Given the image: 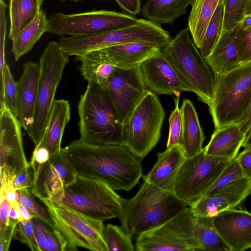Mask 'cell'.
I'll list each match as a JSON object with an SVG mask.
<instances>
[{
    "mask_svg": "<svg viewBox=\"0 0 251 251\" xmlns=\"http://www.w3.org/2000/svg\"><path fill=\"white\" fill-rule=\"evenodd\" d=\"M62 151L77 176L101 181L114 190L129 191L143 176L141 161L124 145H93L79 139Z\"/></svg>",
    "mask_w": 251,
    "mask_h": 251,
    "instance_id": "obj_1",
    "label": "cell"
},
{
    "mask_svg": "<svg viewBox=\"0 0 251 251\" xmlns=\"http://www.w3.org/2000/svg\"><path fill=\"white\" fill-rule=\"evenodd\" d=\"M187 206L173 192L144 181L133 197L126 200L119 219L122 228L132 238L163 225Z\"/></svg>",
    "mask_w": 251,
    "mask_h": 251,
    "instance_id": "obj_2",
    "label": "cell"
},
{
    "mask_svg": "<svg viewBox=\"0 0 251 251\" xmlns=\"http://www.w3.org/2000/svg\"><path fill=\"white\" fill-rule=\"evenodd\" d=\"M77 109L80 139L93 145H123V124L103 88L88 83Z\"/></svg>",
    "mask_w": 251,
    "mask_h": 251,
    "instance_id": "obj_3",
    "label": "cell"
},
{
    "mask_svg": "<svg viewBox=\"0 0 251 251\" xmlns=\"http://www.w3.org/2000/svg\"><path fill=\"white\" fill-rule=\"evenodd\" d=\"M162 51L190 92L209 107L214 98V74L194 43L188 27L180 30Z\"/></svg>",
    "mask_w": 251,
    "mask_h": 251,
    "instance_id": "obj_4",
    "label": "cell"
},
{
    "mask_svg": "<svg viewBox=\"0 0 251 251\" xmlns=\"http://www.w3.org/2000/svg\"><path fill=\"white\" fill-rule=\"evenodd\" d=\"M115 191L101 181L77 176L51 201L104 221L119 218L122 214L126 199Z\"/></svg>",
    "mask_w": 251,
    "mask_h": 251,
    "instance_id": "obj_5",
    "label": "cell"
},
{
    "mask_svg": "<svg viewBox=\"0 0 251 251\" xmlns=\"http://www.w3.org/2000/svg\"><path fill=\"white\" fill-rule=\"evenodd\" d=\"M165 117L157 95L148 90L123 124V145L140 161L158 143Z\"/></svg>",
    "mask_w": 251,
    "mask_h": 251,
    "instance_id": "obj_6",
    "label": "cell"
},
{
    "mask_svg": "<svg viewBox=\"0 0 251 251\" xmlns=\"http://www.w3.org/2000/svg\"><path fill=\"white\" fill-rule=\"evenodd\" d=\"M213 101L209 107L215 129L237 124L251 96V61L223 75H214Z\"/></svg>",
    "mask_w": 251,
    "mask_h": 251,
    "instance_id": "obj_7",
    "label": "cell"
},
{
    "mask_svg": "<svg viewBox=\"0 0 251 251\" xmlns=\"http://www.w3.org/2000/svg\"><path fill=\"white\" fill-rule=\"evenodd\" d=\"M68 62L69 56L56 41L50 42L40 56V73L34 121L26 131L35 145L44 135L55 100L56 90Z\"/></svg>",
    "mask_w": 251,
    "mask_h": 251,
    "instance_id": "obj_8",
    "label": "cell"
},
{
    "mask_svg": "<svg viewBox=\"0 0 251 251\" xmlns=\"http://www.w3.org/2000/svg\"><path fill=\"white\" fill-rule=\"evenodd\" d=\"M230 161L207 155L203 148L198 154L186 158L177 174L173 192L191 206L205 195Z\"/></svg>",
    "mask_w": 251,
    "mask_h": 251,
    "instance_id": "obj_9",
    "label": "cell"
},
{
    "mask_svg": "<svg viewBox=\"0 0 251 251\" xmlns=\"http://www.w3.org/2000/svg\"><path fill=\"white\" fill-rule=\"evenodd\" d=\"M42 201L54 226L68 242L71 251L81 247L93 251H108L103 238V221L89 217L50 200Z\"/></svg>",
    "mask_w": 251,
    "mask_h": 251,
    "instance_id": "obj_10",
    "label": "cell"
},
{
    "mask_svg": "<svg viewBox=\"0 0 251 251\" xmlns=\"http://www.w3.org/2000/svg\"><path fill=\"white\" fill-rule=\"evenodd\" d=\"M138 251H201L196 216L190 208L163 225L136 237Z\"/></svg>",
    "mask_w": 251,
    "mask_h": 251,
    "instance_id": "obj_11",
    "label": "cell"
},
{
    "mask_svg": "<svg viewBox=\"0 0 251 251\" xmlns=\"http://www.w3.org/2000/svg\"><path fill=\"white\" fill-rule=\"evenodd\" d=\"M138 20L129 14L107 10L71 14L55 12L48 18V32L60 36L90 35L129 26Z\"/></svg>",
    "mask_w": 251,
    "mask_h": 251,
    "instance_id": "obj_12",
    "label": "cell"
},
{
    "mask_svg": "<svg viewBox=\"0 0 251 251\" xmlns=\"http://www.w3.org/2000/svg\"><path fill=\"white\" fill-rule=\"evenodd\" d=\"M172 38L160 25L147 19H138L135 24L114 30L84 35L81 44L89 52L119 45L148 42L160 46L162 50Z\"/></svg>",
    "mask_w": 251,
    "mask_h": 251,
    "instance_id": "obj_13",
    "label": "cell"
},
{
    "mask_svg": "<svg viewBox=\"0 0 251 251\" xmlns=\"http://www.w3.org/2000/svg\"><path fill=\"white\" fill-rule=\"evenodd\" d=\"M22 127L18 118L0 102V176L10 179L30 167L24 150Z\"/></svg>",
    "mask_w": 251,
    "mask_h": 251,
    "instance_id": "obj_14",
    "label": "cell"
},
{
    "mask_svg": "<svg viewBox=\"0 0 251 251\" xmlns=\"http://www.w3.org/2000/svg\"><path fill=\"white\" fill-rule=\"evenodd\" d=\"M123 124L147 91L140 66L117 67L103 88Z\"/></svg>",
    "mask_w": 251,
    "mask_h": 251,
    "instance_id": "obj_15",
    "label": "cell"
},
{
    "mask_svg": "<svg viewBox=\"0 0 251 251\" xmlns=\"http://www.w3.org/2000/svg\"><path fill=\"white\" fill-rule=\"evenodd\" d=\"M77 176L61 148L51 155L34 175L32 192L41 201L51 200L61 193L65 186L74 182Z\"/></svg>",
    "mask_w": 251,
    "mask_h": 251,
    "instance_id": "obj_16",
    "label": "cell"
},
{
    "mask_svg": "<svg viewBox=\"0 0 251 251\" xmlns=\"http://www.w3.org/2000/svg\"><path fill=\"white\" fill-rule=\"evenodd\" d=\"M144 82L148 90L158 95H175L189 89L162 50L140 65Z\"/></svg>",
    "mask_w": 251,
    "mask_h": 251,
    "instance_id": "obj_17",
    "label": "cell"
},
{
    "mask_svg": "<svg viewBox=\"0 0 251 251\" xmlns=\"http://www.w3.org/2000/svg\"><path fill=\"white\" fill-rule=\"evenodd\" d=\"M251 194V179L242 177L218 191L203 197L190 207L199 217H214L240 204Z\"/></svg>",
    "mask_w": 251,
    "mask_h": 251,
    "instance_id": "obj_18",
    "label": "cell"
},
{
    "mask_svg": "<svg viewBox=\"0 0 251 251\" xmlns=\"http://www.w3.org/2000/svg\"><path fill=\"white\" fill-rule=\"evenodd\" d=\"M213 223L230 251L251 250V213L228 209L213 217Z\"/></svg>",
    "mask_w": 251,
    "mask_h": 251,
    "instance_id": "obj_19",
    "label": "cell"
},
{
    "mask_svg": "<svg viewBox=\"0 0 251 251\" xmlns=\"http://www.w3.org/2000/svg\"><path fill=\"white\" fill-rule=\"evenodd\" d=\"M40 69L39 64L28 61L17 81L18 119L26 131L33 123Z\"/></svg>",
    "mask_w": 251,
    "mask_h": 251,
    "instance_id": "obj_20",
    "label": "cell"
},
{
    "mask_svg": "<svg viewBox=\"0 0 251 251\" xmlns=\"http://www.w3.org/2000/svg\"><path fill=\"white\" fill-rule=\"evenodd\" d=\"M151 170L143 176L144 181L164 190L173 192L178 172L187 158L181 146H176L157 154Z\"/></svg>",
    "mask_w": 251,
    "mask_h": 251,
    "instance_id": "obj_21",
    "label": "cell"
},
{
    "mask_svg": "<svg viewBox=\"0 0 251 251\" xmlns=\"http://www.w3.org/2000/svg\"><path fill=\"white\" fill-rule=\"evenodd\" d=\"M239 25L229 30L222 29L213 50L204 58L214 75H223L241 65L235 43Z\"/></svg>",
    "mask_w": 251,
    "mask_h": 251,
    "instance_id": "obj_22",
    "label": "cell"
},
{
    "mask_svg": "<svg viewBox=\"0 0 251 251\" xmlns=\"http://www.w3.org/2000/svg\"><path fill=\"white\" fill-rule=\"evenodd\" d=\"M101 50L117 67L126 69L139 66L161 51L162 48L151 43L137 42L113 46Z\"/></svg>",
    "mask_w": 251,
    "mask_h": 251,
    "instance_id": "obj_23",
    "label": "cell"
},
{
    "mask_svg": "<svg viewBox=\"0 0 251 251\" xmlns=\"http://www.w3.org/2000/svg\"><path fill=\"white\" fill-rule=\"evenodd\" d=\"M246 137L237 124L215 129L209 143L204 148L205 153L232 160L238 155Z\"/></svg>",
    "mask_w": 251,
    "mask_h": 251,
    "instance_id": "obj_24",
    "label": "cell"
},
{
    "mask_svg": "<svg viewBox=\"0 0 251 251\" xmlns=\"http://www.w3.org/2000/svg\"><path fill=\"white\" fill-rule=\"evenodd\" d=\"M182 118L181 146L187 158L195 156L202 150L204 134L192 102L184 99L180 107Z\"/></svg>",
    "mask_w": 251,
    "mask_h": 251,
    "instance_id": "obj_25",
    "label": "cell"
},
{
    "mask_svg": "<svg viewBox=\"0 0 251 251\" xmlns=\"http://www.w3.org/2000/svg\"><path fill=\"white\" fill-rule=\"evenodd\" d=\"M76 59L80 62L79 71L84 79L103 88L117 68L102 50L76 56Z\"/></svg>",
    "mask_w": 251,
    "mask_h": 251,
    "instance_id": "obj_26",
    "label": "cell"
},
{
    "mask_svg": "<svg viewBox=\"0 0 251 251\" xmlns=\"http://www.w3.org/2000/svg\"><path fill=\"white\" fill-rule=\"evenodd\" d=\"M70 118L71 107L69 101L64 99L55 100L43 136L50 156L61 149L64 129Z\"/></svg>",
    "mask_w": 251,
    "mask_h": 251,
    "instance_id": "obj_27",
    "label": "cell"
},
{
    "mask_svg": "<svg viewBox=\"0 0 251 251\" xmlns=\"http://www.w3.org/2000/svg\"><path fill=\"white\" fill-rule=\"evenodd\" d=\"M193 0H147L141 12L147 20L159 25L172 24L186 13Z\"/></svg>",
    "mask_w": 251,
    "mask_h": 251,
    "instance_id": "obj_28",
    "label": "cell"
},
{
    "mask_svg": "<svg viewBox=\"0 0 251 251\" xmlns=\"http://www.w3.org/2000/svg\"><path fill=\"white\" fill-rule=\"evenodd\" d=\"M222 0H193L188 19L192 38L199 50L201 48L207 26Z\"/></svg>",
    "mask_w": 251,
    "mask_h": 251,
    "instance_id": "obj_29",
    "label": "cell"
},
{
    "mask_svg": "<svg viewBox=\"0 0 251 251\" xmlns=\"http://www.w3.org/2000/svg\"><path fill=\"white\" fill-rule=\"evenodd\" d=\"M48 32V19L41 10L35 19L12 41V52L18 61L29 52L43 34Z\"/></svg>",
    "mask_w": 251,
    "mask_h": 251,
    "instance_id": "obj_30",
    "label": "cell"
},
{
    "mask_svg": "<svg viewBox=\"0 0 251 251\" xmlns=\"http://www.w3.org/2000/svg\"><path fill=\"white\" fill-rule=\"evenodd\" d=\"M10 28L11 41L28 25L41 11L40 0H9Z\"/></svg>",
    "mask_w": 251,
    "mask_h": 251,
    "instance_id": "obj_31",
    "label": "cell"
},
{
    "mask_svg": "<svg viewBox=\"0 0 251 251\" xmlns=\"http://www.w3.org/2000/svg\"><path fill=\"white\" fill-rule=\"evenodd\" d=\"M196 231L201 251H230L215 228L213 217L196 216Z\"/></svg>",
    "mask_w": 251,
    "mask_h": 251,
    "instance_id": "obj_32",
    "label": "cell"
},
{
    "mask_svg": "<svg viewBox=\"0 0 251 251\" xmlns=\"http://www.w3.org/2000/svg\"><path fill=\"white\" fill-rule=\"evenodd\" d=\"M224 0L217 6L205 30L202 45L199 50L205 58L211 52L217 42L222 29Z\"/></svg>",
    "mask_w": 251,
    "mask_h": 251,
    "instance_id": "obj_33",
    "label": "cell"
},
{
    "mask_svg": "<svg viewBox=\"0 0 251 251\" xmlns=\"http://www.w3.org/2000/svg\"><path fill=\"white\" fill-rule=\"evenodd\" d=\"M103 238L108 251H134L131 237L121 227L108 224L104 227Z\"/></svg>",
    "mask_w": 251,
    "mask_h": 251,
    "instance_id": "obj_34",
    "label": "cell"
},
{
    "mask_svg": "<svg viewBox=\"0 0 251 251\" xmlns=\"http://www.w3.org/2000/svg\"><path fill=\"white\" fill-rule=\"evenodd\" d=\"M0 102H3L18 117L17 81L14 80L9 67L6 63L0 75Z\"/></svg>",
    "mask_w": 251,
    "mask_h": 251,
    "instance_id": "obj_35",
    "label": "cell"
},
{
    "mask_svg": "<svg viewBox=\"0 0 251 251\" xmlns=\"http://www.w3.org/2000/svg\"><path fill=\"white\" fill-rule=\"evenodd\" d=\"M32 191L28 190H16L17 201L25 207L32 215L48 225L55 227L47 209H45L35 200Z\"/></svg>",
    "mask_w": 251,
    "mask_h": 251,
    "instance_id": "obj_36",
    "label": "cell"
},
{
    "mask_svg": "<svg viewBox=\"0 0 251 251\" xmlns=\"http://www.w3.org/2000/svg\"><path fill=\"white\" fill-rule=\"evenodd\" d=\"M248 0H225L222 29L229 30L239 25L244 17Z\"/></svg>",
    "mask_w": 251,
    "mask_h": 251,
    "instance_id": "obj_37",
    "label": "cell"
},
{
    "mask_svg": "<svg viewBox=\"0 0 251 251\" xmlns=\"http://www.w3.org/2000/svg\"><path fill=\"white\" fill-rule=\"evenodd\" d=\"M245 176L235 158L228 163L205 195L214 193Z\"/></svg>",
    "mask_w": 251,
    "mask_h": 251,
    "instance_id": "obj_38",
    "label": "cell"
},
{
    "mask_svg": "<svg viewBox=\"0 0 251 251\" xmlns=\"http://www.w3.org/2000/svg\"><path fill=\"white\" fill-rule=\"evenodd\" d=\"M179 97L175 99V109L172 112L169 119V131L166 149L176 146H181L182 135V118L180 108L179 107Z\"/></svg>",
    "mask_w": 251,
    "mask_h": 251,
    "instance_id": "obj_39",
    "label": "cell"
},
{
    "mask_svg": "<svg viewBox=\"0 0 251 251\" xmlns=\"http://www.w3.org/2000/svg\"><path fill=\"white\" fill-rule=\"evenodd\" d=\"M13 238L25 244L33 251H40L32 219L20 222L15 229Z\"/></svg>",
    "mask_w": 251,
    "mask_h": 251,
    "instance_id": "obj_40",
    "label": "cell"
},
{
    "mask_svg": "<svg viewBox=\"0 0 251 251\" xmlns=\"http://www.w3.org/2000/svg\"><path fill=\"white\" fill-rule=\"evenodd\" d=\"M235 43L241 64L251 61V26L242 28L238 26Z\"/></svg>",
    "mask_w": 251,
    "mask_h": 251,
    "instance_id": "obj_41",
    "label": "cell"
},
{
    "mask_svg": "<svg viewBox=\"0 0 251 251\" xmlns=\"http://www.w3.org/2000/svg\"><path fill=\"white\" fill-rule=\"evenodd\" d=\"M45 232L47 251H71L67 240L55 227L50 226L46 224Z\"/></svg>",
    "mask_w": 251,
    "mask_h": 251,
    "instance_id": "obj_42",
    "label": "cell"
},
{
    "mask_svg": "<svg viewBox=\"0 0 251 251\" xmlns=\"http://www.w3.org/2000/svg\"><path fill=\"white\" fill-rule=\"evenodd\" d=\"M50 157L49 151L42 137L40 142L35 145L29 162V165L32 168L34 175L38 173L43 165L49 160Z\"/></svg>",
    "mask_w": 251,
    "mask_h": 251,
    "instance_id": "obj_43",
    "label": "cell"
},
{
    "mask_svg": "<svg viewBox=\"0 0 251 251\" xmlns=\"http://www.w3.org/2000/svg\"><path fill=\"white\" fill-rule=\"evenodd\" d=\"M6 4L4 0H0V74L2 73L5 64V47L7 32L6 18Z\"/></svg>",
    "mask_w": 251,
    "mask_h": 251,
    "instance_id": "obj_44",
    "label": "cell"
},
{
    "mask_svg": "<svg viewBox=\"0 0 251 251\" xmlns=\"http://www.w3.org/2000/svg\"><path fill=\"white\" fill-rule=\"evenodd\" d=\"M34 181V175L29 167L18 173L13 178V182L16 190H28L32 191Z\"/></svg>",
    "mask_w": 251,
    "mask_h": 251,
    "instance_id": "obj_45",
    "label": "cell"
},
{
    "mask_svg": "<svg viewBox=\"0 0 251 251\" xmlns=\"http://www.w3.org/2000/svg\"><path fill=\"white\" fill-rule=\"evenodd\" d=\"M36 239L40 251H47V244L45 237L46 223L36 218L32 219Z\"/></svg>",
    "mask_w": 251,
    "mask_h": 251,
    "instance_id": "obj_46",
    "label": "cell"
},
{
    "mask_svg": "<svg viewBox=\"0 0 251 251\" xmlns=\"http://www.w3.org/2000/svg\"><path fill=\"white\" fill-rule=\"evenodd\" d=\"M11 205L5 195L0 192V233L9 226V212Z\"/></svg>",
    "mask_w": 251,
    "mask_h": 251,
    "instance_id": "obj_47",
    "label": "cell"
},
{
    "mask_svg": "<svg viewBox=\"0 0 251 251\" xmlns=\"http://www.w3.org/2000/svg\"><path fill=\"white\" fill-rule=\"evenodd\" d=\"M236 159L241 166L245 176L251 179V147L238 154Z\"/></svg>",
    "mask_w": 251,
    "mask_h": 251,
    "instance_id": "obj_48",
    "label": "cell"
},
{
    "mask_svg": "<svg viewBox=\"0 0 251 251\" xmlns=\"http://www.w3.org/2000/svg\"><path fill=\"white\" fill-rule=\"evenodd\" d=\"M120 9L128 14L135 15L141 12V0H114Z\"/></svg>",
    "mask_w": 251,
    "mask_h": 251,
    "instance_id": "obj_49",
    "label": "cell"
},
{
    "mask_svg": "<svg viewBox=\"0 0 251 251\" xmlns=\"http://www.w3.org/2000/svg\"><path fill=\"white\" fill-rule=\"evenodd\" d=\"M237 124L241 131L247 135L251 128V96L244 111Z\"/></svg>",
    "mask_w": 251,
    "mask_h": 251,
    "instance_id": "obj_50",
    "label": "cell"
},
{
    "mask_svg": "<svg viewBox=\"0 0 251 251\" xmlns=\"http://www.w3.org/2000/svg\"><path fill=\"white\" fill-rule=\"evenodd\" d=\"M17 226V225H9L4 231L0 233V251H7L9 250Z\"/></svg>",
    "mask_w": 251,
    "mask_h": 251,
    "instance_id": "obj_51",
    "label": "cell"
},
{
    "mask_svg": "<svg viewBox=\"0 0 251 251\" xmlns=\"http://www.w3.org/2000/svg\"><path fill=\"white\" fill-rule=\"evenodd\" d=\"M19 210L22 216L25 220H31L34 218L29 211L24 206L19 203Z\"/></svg>",
    "mask_w": 251,
    "mask_h": 251,
    "instance_id": "obj_52",
    "label": "cell"
},
{
    "mask_svg": "<svg viewBox=\"0 0 251 251\" xmlns=\"http://www.w3.org/2000/svg\"><path fill=\"white\" fill-rule=\"evenodd\" d=\"M239 26L242 28H246L251 26V15H244L239 23Z\"/></svg>",
    "mask_w": 251,
    "mask_h": 251,
    "instance_id": "obj_53",
    "label": "cell"
},
{
    "mask_svg": "<svg viewBox=\"0 0 251 251\" xmlns=\"http://www.w3.org/2000/svg\"><path fill=\"white\" fill-rule=\"evenodd\" d=\"M242 147L245 148L251 147V128L246 135Z\"/></svg>",
    "mask_w": 251,
    "mask_h": 251,
    "instance_id": "obj_54",
    "label": "cell"
},
{
    "mask_svg": "<svg viewBox=\"0 0 251 251\" xmlns=\"http://www.w3.org/2000/svg\"><path fill=\"white\" fill-rule=\"evenodd\" d=\"M251 15V0H248L244 11V15Z\"/></svg>",
    "mask_w": 251,
    "mask_h": 251,
    "instance_id": "obj_55",
    "label": "cell"
},
{
    "mask_svg": "<svg viewBox=\"0 0 251 251\" xmlns=\"http://www.w3.org/2000/svg\"><path fill=\"white\" fill-rule=\"evenodd\" d=\"M60 1H66V0H60ZM72 0L73 1H75V2H78V1H80L82 0Z\"/></svg>",
    "mask_w": 251,
    "mask_h": 251,
    "instance_id": "obj_56",
    "label": "cell"
},
{
    "mask_svg": "<svg viewBox=\"0 0 251 251\" xmlns=\"http://www.w3.org/2000/svg\"><path fill=\"white\" fill-rule=\"evenodd\" d=\"M42 2H43L44 0H40Z\"/></svg>",
    "mask_w": 251,
    "mask_h": 251,
    "instance_id": "obj_57",
    "label": "cell"
}]
</instances>
